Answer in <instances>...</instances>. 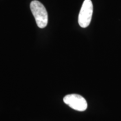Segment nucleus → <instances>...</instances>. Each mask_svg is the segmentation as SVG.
Wrapping results in <instances>:
<instances>
[{
  "label": "nucleus",
  "mask_w": 121,
  "mask_h": 121,
  "mask_svg": "<svg viewBox=\"0 0 121 121\" xmlns=\"http://www.w3.org/2000/svg\"><path fill=\"white\" fill-rule=\"evenodd\" d=\"M30 9L37 26L41 29L44 28L48 22V13L44 6L39 1L34 0L30 4Z\"/></svg>",
  "instance_id": "obj_1"
},
{
  "label": "nucleus",
  "mask_w": 121,
  "mask_h": 121,
  "mask_svg": "<svg viewBox=\"0 0 121 121\" xmlns=\"http://www.w3.org/2000/svg\"><path fill=\"white\" fill-rule=\"evenodd\" d=\"M93 13V5L91 0H85L80 10L78 17V24L85 28L90 25Z\"/></svg>",
  "instance_id": "obj_2"
},
{
  "label": "nucleus",
  "mask_w": 121,
  "mask_h": 121,
  "mask_svg": "<svg viewBox=\"0 0 121 121\" xmlns=\"http://www.w3.org/2000/svg\"><path fill=\"white\" fill-rule=\"evenodd\" d=\"M63 102L70 108L77 111H85L87 107V103L85 99L81 95L76 94L66 95L63 98Z\"/></svg>",
  "instance_id": "obj_3"
}]
</instances>
